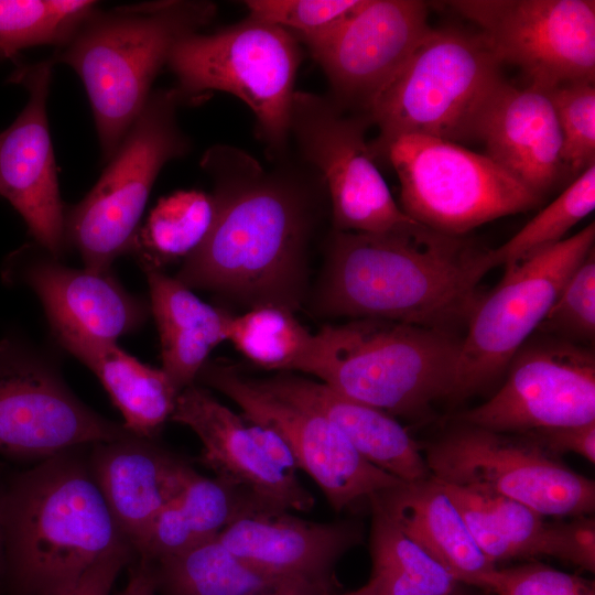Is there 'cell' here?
<instances>
[{
  "mask_svg": "<svg viewBox=\"0 0 595 595\" xmlns=\"http://www.w3.org/2000/svg\"><path fill=\"white\" fill-rule=\"evenodd\" d=\"M227 340L261 368L306 374L315 350L316 334H311L292 311L263 305L232 315Z\"/></svg>",
  "mask_w": 595,
  "mask_h": 595,
  "instance_id": "obj_32",
  "label": "cell"
},
{
  "mask_svg": "<svg viewBox=\"0 0 595 595\" xmlns=\"http://www.w3.org/2000/svg\"><path fill=\"white\" fill-rule=\"evenodd\" d=\"M216 538L268 573L331 584L333 565L360 543L363 527L350 520H304L248 495Z\"/></svg>",
  "mask_w": 595,
  "mask_h": 595,
  "instance_id": "obj_19",
  "label": "cell"
},
{
  "mask_svg": "<svg viewBox=\"0 0 595 595\" xmlns=\"http://www.w3.org/2000/svg\"><path fill=\"white\" fill-rule=\"evenodd\" d=\"M97 8L90 0H0V55L44 44L58 47Z\"/></svg>",
  "mask_w": 595,
  "mask_h": 595,
  "instance_id": "obj_34",
  "label": "cell"
},
{
  "mask_svg": "<svg viewBox=\"0 0 595 595\" xmlns=\"http://www.w3.org/2000/svg\"><path fill=\"white\" fill-rule=\"evenodd\" d=\"M550 454L574 453L595 463V421L580 425L536 430L524 433Z\"/></svg>",
  "mask_w": 595,
  "mask_h": 595,
  "instance_id": "obj_42",
  "label": "cell"
},
{
  "mask_svg": "<svg viewBox=\"0 0 595 595\" xmlns=\"http://www.w3.org/2000/svg\"><path fill=\"white\" fill-rule=\"evenodd\" d=\"M6 277L35 292L52 331L116 343L138 329L149 314L148 306L127 292L110 271L69 268L47 251L39 256L31 247L11 255Z\"/></svg>",
  "mask_w": 595,
  "mask_h": 595,
  "instance_id": "obj_20",
  "label": "cell"
},
{
  "mask_svg": "<svg viewBox=\"0 0 595 595\" xmlns=\"http://www.w3.org/2000/svg\"><path fill=\"white\" fill-rule=\"evenodd\" d=\"M158 584L153 564L140 559L132 567L129 581L125 588L117 595H156Z\"/></svg>",
  "mask_w": 595,
  "mask_h": 595,
  "instance_id": "obj_44",
  "label": "cell"
},
{
  "mask_svg": "<svg viewBox=\"0 0 595 595\" xmlns=\"http://www.w3.org/2000/svg\"><path fill=\"white\" fill-rule=\"evenodd\" d=\"M257 381L269 392L327 418L366 461L403 483L431 476L421 446L387 412L290 372Z\"/></svg>",
  "mask_w": 595,
  "mask_h": 595,
  "instance_id": "obj_24",
  "label": "cell"
},
{
  "mask_svg": "<svg viewBox=\"0 0 595 595\" xmlns=\"http://www.w3.org/2000/svg\"><path fill=\"white\" fill-rule=\"evenodd\" d=\"M133 553L128 543L116 547L95 561L71 587L56 595H111L117 576Z\"/></svg>",
  "mask_w": 595,
  "mask_h": 595,
  "instance_id": "obj_41",
  "label": "cell"
},
{
  "mask_svg": "<svg viewBox=\"0 0 595 595\" xmlns=\"http://www.w3.org/2000/svg\"><path fill=\"white\" fill-rule=\"evenodd\" d=\"M431 476L523 504L543 516L595 509V484L524 434L461 423L424 448Z\"/></svg>",
  "mask_w": 595,
  "mask_h": 595,
  "instance_id": "obj_10",
  "label": "cell"
},
{
  "mask_svg": "<svg viewBox=\"0 0 595 595\" xmlns=\"http://www.w3.org/2000/svg\"><path fill=\"white\" fill-rule=\"evenodd\" d=\"M479 493L491 512L499 536L509 545L515 559L552 556L594 572L593 518L581 516L570 522H551L545 516L516 500Z\"/></svg>",
  "mask_w": 595,
  "mask_h": 595,
  "instance_id": "obj_30",
  "label": "cell"
},
{
  "mask_svg": "<svg viewBox=\"0 0 595 595\" xmlns=\"http://www.w3.org/2000/svg\"><path fill=\"white\" fill-rule=\"evenodd\" d=\"M182 101L175 88L152 91L97 183L65 213L66 241L86 269L109 271L118 257L132 251L160 171L190 147L176 120Z\"/></svg>",
  "mask_w": 595,
  "mask_h": 595,
  "instance_id": "obj_8",
  "label": "cell"
},
{
  "mask_svg": "<svg viewBox=\"0 0 595 595\" xmlns=\"http://www.w3.org/2000/svg\"><path fill=\"white\" fill-rule=\"evenodd\" d=\"M247 495L218 477L208 478L194 470L156 515L134 553L153 563L215 538Z\"/></svg>",
  "mask_w": 595,
  "mask_h": 595,
  "instance_id": "obj_28",
  "label": "cell"
},
{
  "mask_svg": "<svg viewBox=\"0 0 595 595\" xmlns=\"http://www.w3.org/2000/svg\"><path fill=\"white\" fill-rule=\"evenodd\" d=\"M197 378L234 401L246 420L277 432L335 511L403 483L366 461L327 418L269 392L234 367L207 361Z\"/></svg>",
  "mask_w": 595,
  "mask_h": 595,
  "instance_id": "obj_15",
  "label": "cell"
},
{
  "mask_svg": "<svg viewBox=\"0 0 595 595\" xmlns=\"http://www.w3.org/2000/svg\"><path fill=\"white\" fill-rule=\"evenodd\" d=\"M6 587V480L0 478V591Z\"/></svg>",
  "mask_w": 595,
  "mask_h": 595,
  "instance_id": "obj_46",
  "label": "cell"
},
{
  "mask_svg": "<svg viewBox=\"0 0 595 595\" xmlns=\"http://www.w3.org/2000/svg\"><path fill=\"white\" fill-rule=\"evenodd\" d=\"M499 62L518 66L529 83L551 89L595 80L593 0H456Z\"/></svg>",
  "mask_w": 595,
  "mask_h": 595,
  "instance_id": "obj_14",
  "label": "cell"
},
{
  "mask_svg": "<svg viewBox=\"0 0 595 595\" xmlns=\"http://www.w3.org/2000/svg\"><path fill=\"white\" fill-rule=\"evenodd\" d=\"M501 65L480 33L430 29L367 110L379 128L369 143L375 161L400 136L475 139L479 115L504 79Z\"/></svg>",
  "mask_w": 595,
  "mask_h": 595,
  "instance_id": "obj_6",
  "label": "cell"
},
{
  "mask_svg": "<svg viewBox=\"0 0 595 595\" xmlns=\"http://www.w3.org/2000/svg\"><path fill=\"white\" fill-rule=\"evenodd\" d=\"M595 208V163L577 175L509 240L491 249L495 267L517 263L564 239Z\"/></svg>",
  "mask_w": 595,
  "mask_h": 595,
  "instance_id": "obj_35",
  "label": "cell"
},
{
  "mask_svg": "<svg viewBox=\"0 0 595 595\" xmlns=\"http://www.w3.org/2000/svg\"><path fill=\"white\" fill-rule=\"evenodd\" d=\"M58 343L100 380L121 412L126 430L154 439L171 419L177 389L162 369L144 365L113 342L66 329H53Z\"/></svg>",
  "mask_w": 595,
  "mask_h": 595,
  "instance_id": "obj_26",
  "label": "cell"
},
{
  "mask_svg": "<svg viewBox=\"0 0 595 595\" xmlns=\"http://www.w3.org/2000/svg\"><path fill=\"white\" fill-rule=\"evenodd\" d=\"M153 440L130 434L91 445L88 456L94 479L133 551L156 515L195 470Z\"/></svg>",
  "mask_w": 595,
  "mask_h": 595,
  "instance_id": "obj_23",
  "label": "cell"
},
{
  "mask_svg": "<svg viewBox=\"0 0 595 595\" xmlns=\"http://www.w3.org/2000/svg\"><path fill=\"white\" fill-rule=\"evenodd\" d=\"M561 140L566 175L574 178L595 163V85L572 82L549 89Z\"/></svg>",
  "mask_w": 595,
  "mask_h": 595,
  "instance_id": "obj_36",
  "label": "cell"
},
{
  "mask_svg": "<svg viewBox=\"0 0 595 595\" xmlns=\"http://www.w3.org/2000/svg\"><path fill=\"white\" fill-rule=\"evenodd\" d=\"M507 369L500 389L462 413L461 423L524 434L595 421V356L589 348L550 336L526 343Z\"/></svg>",
  "mask_w": 595,
  "mask_h": 595,
  "instance_id": "obj_16",
  "label": "cell"
},
{
  "mask_svg": "<svg viewBox=\"0 0 595 595\" xmlns=\"http://www.w3.org/2000/svg\"><path fill=\"white\" fill-rule=\"evenodd\" d=\"M301 62L290 31L248 17L214 33H191L172 48L167 66L184 101L212 90L229 93L253 112L269 148L281 153L290 139L294 82Z\"/></svg>",
  "mask_w": 595,
  "mask_h": 595,
  "instance_id": "obj_7",
  "label": "cell"
},
{
  "mask_svg": "<svg viewBox=\"0 0 595 595\" xmlns=\"http://www.w3.org/2000/svg\"><path fill=\"white\" fill-rule=\"evenodd\" d=\"M188 426L201 440L198 462L216 477L269 506L309 511L313 496L290 475L275 467L255 443L245 419L195 383L183 389L171 419Z\"/></svg>",
  "mask_w": 595,
  "mask_h": 595,
  "instance_id": "obj_21",
  "label": "cell"
},
{
  "mask_svg": "<svg viewBox=\"0 0 595 595\" xmlns=\"http://www.w3.org/2000/svg\"><path fill=\"white\" fill-rule=\"evenodd\" d=\"M461 342L445 331L355 318L316 333L307 374L392 416H418L453 397Z\"/></svg>",
  "mask_w": 595,
  "mask_h": 595,
  "instance_id": "obj_5",
  "label": "cell"
},
{
  "mask_svg": "<svg viewBox=\"0 0 595 595\" xmlns=\"http://www.w3.org/2000/svg\"><path fill=\"white\" fill-rule=\"evenodd\" d=\"M80 450L40 461L6 480L9 595H56L105 553L128 543Z\"/></svg>",
  "mask_w": 595,
  "mask_h": 595,
  "instance_id": "obj_3",
  "label": "cell"
},
{
  "mask_svg": "<svg viewBox=\"0 0 595 595\" xmlns=\"http://www.w3.org/2000/svg\"><path fill=\"white\" fill-rule=\"evenodd\" d=\"M477 586L497 595H595L587 581L543 564L494 567L479 578Z\"/></svg>",
  "mask_w": 595,
  "mask_h": 595,
  "instance_id": "obj_39",
  "label": "cell"
},
{
  "mask_svg": "<svg viewBox=\"0 0 595 595\" xmlns=\"http://www.w3.org/2000/svg\"><path fill=\"white\" fill-rule=\"evenodd\" d=\"M152 564L167 595H261L291 580L249 564L216 537Z\"/></svg>",
  "mask_w": 595,
  "mask_h": 595,
  "instance_id": "obj_29",
  "label": "cell"
},
{
  "mask_svg": "<svg viewBox=\"0 0 595 595\" xmlns=\"http://www.w3.org/2000/svg\"><path fill=\"white\" fill-rule=\"evenodd\" d=\"M428 13L419 0H360L326 29L296 39L323 69L329 97L367 113L431 29Z\"/></svg>",
  "mask_w": 595,
  "mask_h": 595,
  "instance_id": "obj_17",
  "label": "cell"
},
{
  "mask_svg": "<svg viewBox=\"0 0 595 595\" xmlns=\"http://www.w3.org/2000/svg\"><path fill=\"white\" fill-rule=\"evenodd\" d=\"M208 1L165 0L91 12L51 60L80 77L102 158L110 160L141 112L174 45L210 22Z\"/></svg>",
  "mask_w": 595,
  "mask_h": 595,
  "instance_id": "obj_4",
  "label": "cell"
},
{
  "mask_svg": "<svg viewBox=\"0 0 595 595\" xmlns=\"http://www.w3.org/2000/svg\"><path fill=\"white\" fill-rule=\"evenodd\" d=\"M595 225L513 264L483 296L461 342L453 397L466 398L490 385L538 331L566 280L594 249Z\"/></svg>",
  "mask_w": 595,
  "mask_h": 595,
  "instance_id": "obj_11",
  "label": "cell"
},
{
  "mask_svg": "<svg viewBox=\"0 0 595 595\" xmlns=\"http://www.w3.org/2000/svg\"><path fill=\"white\" fill-rule=\"evenodd\" d=\"M367 116H349L329 96L295 91L290 137L324 182L335 231L392 234L421 224L394 202L366 142Z\"/></svg>",
  "mask_w": 595,
  "mask_h": 595,
  "instance_id": "obj_12",
  "label": "cell"
},
{
  "mask_svg": "<svg viewBox=\"0 0 595 595\" xmlns=\"http://www.w3.org/2000/svg\"><path fill=\"white\" fill-rule=\"evenodd\" d=\"M493 268L491 249L424 225L392 234L334 231L316 305L324 315L454 333L468 323Z\"/></svg>",
  "mask_w": 595,
  "mask_h": 595,
  "instance_id": "obj_2",
  "label": "cell"
},
{
  "mask_svg": "<svg viewBox=\"0 0 595 595\" xmlns=\"http://www.w3.org/2000/svg\"><path fill=\"white\" fill-rule=\"evenodd\" d=\"M245 421L262 454L282 472L295 475L300 469L299 464L286 442L273 430L246 419Z\"/></svg>",
  "mask_w": 595,
  "mask_h": 595,
  "instance_id": "obj_43",
  "label": "cell"
},
{
  "mask_svg": "<svg viewBox=\"0 0 595 595\" xmlns=\"http://www.w3.org/2000/svg\"><path fill=\"white\" fill-rule=\"evenodd\" d=\"M368 500L457 583L477 586L479 578L496 567L476 545L456 506L433 476L402 483Z\"/></svg>",
  "mask_w": 595,
  "mask_h": 595,
  "instance_id": "obj_25",
  "label": "cell"
},
{
  "mask_svg": "<svg viewBox=\"0 0 595 595\" xmlns=\"http://www.w3.org/2000/svg\"><path fill=\"white\" fill-rule=\"evenodd\" d=\"M475 139L486 155L543 199L566 176L562 140L549 89L501 80L486 101Z\"/></svg>",
  "mask_w": 595,
  "mask_h": 595,
  "instance_id": "obj_22",
  "label": "cell"
},
{
  "mask_svg": "<svg viewBox=\"0 0 595 595\" xmlns=\"http://www.w3.org/2000/svg\"><path fill=\"white\" fill-rule=\"evenodd\" d=\"M329 583L291 578L261 595H329Z\"/></svg>",
  "mask_w": 595,
  "mask_h": 595,
  "instance_id": "obj_45",
  "label": "cell"
},
{
  "mask_svg": "<svg viewBox=\"0 0 595 595\" xmlns=\"http://www.w3.org/2000/svg\"><path fill=\"white\" fill-rule=\"evenodd\" d=\"M201 165L214 183V220L176 279L250 309L294 312L306 289L314 220L309 188L294 173L268 171L231 145L209 148Z\"/></svg>",
  "mask_w": 595,
  "mask_h": 595,
  "instance_id": "obj_1",
  "label": "cell"
},
{
  "mask_svg": "<svg viewBox=\"0 0 595 595\" xmlns=\"http://www.w3.org/2000/svg\"><path fill=\"white\" fill-rule=\"evenodd\" d=\"M156 321L162 370L181 392L195 383L210 351L227 340L228 312L198 299L188 286L150 266H143Z\"/></svg>",
  "mask_w": 595,
  "mask_h": 595,
  "instance_id": "obj_27",
  "label": "cell"
},
{
  "mask_svg": "<svg viewBox=\"0 0 595 595\" xmlns=\"http://www.w3.org/2000/svg\"><path fill=\"white\" fill-rule=\"evenodd\" d=\"M212 194L197 190L177 191L159 201L145 225L139 229L132 251L143 266L159 268L171 260L192 255L205 240L213 225Z\"/></svg>",
  "mask_w": 595,
  "mask_h": 595,
  "instance_id": "obj_33",
  "label": "cell"
},
{
  "mask_svg": "<svg viewBox=\"0 0 595 595\" xmlns=\"http://www.w3.org/2000/svg\"><path fill=\"white\" fill-rule=\"evenodd\" d=\"M440 483L456 506L470 537L483 554L494 564L515 559L511 549L499 536L483 495L468 487Z\"/></svg>",
  "mask_w": 595,
  "mask_h": 595,
  "instance_id": "obj_40",
  "label": "cell"
},
{
  "mask_svg": "<svg viewBox=\"0 0 595 595\" xmlns=\"http://www.w3.org/2000/svg\"><path fill=\"white\" fill-rule=\"evenodd\" d=\"M400 181L401 209L433 230L465 236L542 199L489 159L458 143L421 134L400 136L380 152Z\"/></svg>",
  "mask_w": 595,
  "mask_h": 595,
  "instance_id": "obj_9",
  "label": "cell"
},
{
  "mask_svg": "<svg viewBox=\"0 0 595 595\" xmlns=\"http://www.w3.org/2000/svg\"><path fill=\"white\" fill-rule=\"evenodd\" d=\"M452 595H455L454 593Z\"/></svg>",
  "mask_w": 595,
  "mask_h": 595,
  "instance_id": "obj_48",
  "label": "cell"
},
{
  "mask_svg": "<svg viewBox=\"0 0 595 595\" xmlns=\"http://www.w3.org/2000/svg\"><path fill=\"white\" fill-rule=\"evenodd\" d=\"M370 553L377 595H452L457 582L371 505Z\"/></svg>",
  "mask_w": 595,
  "mask_h": 595,
  "instance_id": "obj_31",
  "label": "cell"
},
{
  "mask_svg": "<svg viewBox=\"0 0 595 595\" xmlns=\"http://www.w3.org/2000/svg\"><path fill=\"white\" fill-rule=\"evenodd\" d=\"M377 592H378V582L376 578H374L371 576V578L369 580L368 583H366L364 586L355 589V591H351V592H348V593H345V594H340V595H377Z\"/></svg>",
  "mask_w": 595,
  "mask_h": 595,
  "instance_id": "obj_47",
  "label": "cell"
},
{
  "mask_svg": "<svg viewBox=\"0 0 595 595\" xmlns=\"http://www.w3.org/2000/svg\"><path fill=\"white\" fill-rule=\"evenodd\" d=\"M538 329L577 345L591 344L595 336L594 249L566 280Z\"/></svg>",
  "mask_w": 595,
  "mask_h": 595,
  "instance_id": "obj_37",
  "label": "cell"
},
{
  "mask_svg": "<svg viewBox=\"0 0 595 595\" xmlns=\"http://www.w3.org/2000/svg\"><path fill=\"white\" fill-rule=\"evenodd\" d=\"M130 434L78 400L45 358L0 339V455L43 461Z\"/></svg>",
  "mask_w": 595,
  "mask_h": 595,
  "instance_id": "obj_13",
  "label": "cell"
},
{
  "mask_svg": "<svg viewBox=\"0 0 595 595\" xmlns=\"http://www.w3.org/2000/svg\"><path fill=\"white\" fill-rule=\"evenodd\" d=\"M51 61L18 67L11 80L29 99L14 121L0 132V196L24 219L36 244L58 259L67 244L65 210L46 115Z\"/></svg>",
  "mask_w": 595,
  "mask_h": 595,
  "instance_id": "obj_18",
  "label": "cell"
},
{
  "mask_svg": "<svg viewBox=\"0 0 595 595\" xmlns=\"http://www.w3.org/2000/svg\"><path fill=\"white\" fill-rule=\"evenodd\" d=\"M360 0H247L249 17L281 26L295 37L322 31L350 12Z\"/></svg>",
  "mask_w": 595,
  "mask_h": 595,
  "instance_id": "obj_38",
  "label": "cell"
}]
</instances>
